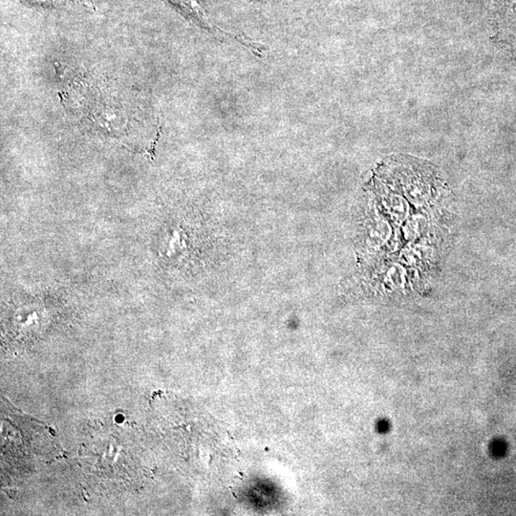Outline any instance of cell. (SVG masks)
Masks as SVG:
<instances>
[{
    "mask_svg": "<svg viewBox=\"0 0 516 516\" xmlns=\"http://www.w3.org/2000/svg\"><path fill=\"white\" fill-rule=\"evenodd\" d=\"M166 1L178 10L184 17L194 22L195 24L199 25L200 27L210 32H221L228 34L224 31L218 29L208 19L203 0H166Z\"/></svg>",
    "mask_w": 516,
    "mask_h": 516,
    "instance_id": "1",
    "label": "cell"
},
{
    "mask_svg": "<svg viewBox=\"0 0 516 516\" xmlns=\"http://www.w3.org/2000/svg\"><path fill=\"white\" fill-rule=\"evenodd\" d=\"M22 1L29 5H34V6L58 7L68 2L74 1V0H22Z\"/></svg>",
    "mask_w": 516,
    "mask_h": 516,
    "instance_id": "2",
    "label": "cell"
}]
</instances>
